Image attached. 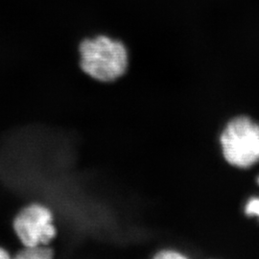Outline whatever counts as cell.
<instances>
[{
    "label": "cell",
    "instance_id": "obj_7",
    "mask_svg": "<svg viewBox=\"0 0 259 259\" xmlns=\"http://www.w3.org/2000/svg\"><path fill=\"white\" fill-rule=\"evenodd\" d=\"M10 257H11V255H10L9 251L5 250L4 248L0 247V259H8Z\"/></svg>",
    "mask_w": 259,
    "mask_h": 259
},
{
    "label": "cell",
    "instance_id": "obj_4",
    "mask_svg": "<svg viewBox=\"0 0 259 259\" xmlns=\"http://www.w3.org/2000/svg\"><path fill=\"white\" fill-rule=\"evenodd\" d=\"M54 255V250L49 245H37L22 247L15 255L19 259H50Z\"/></svg>",
    "mask_w": 259,
    "mask_h": 259
},
{
    "label": "cell",
    "instance_id": "obj_6",
    "mask_svg": "<svg viewBox=\"0 0 259 259\" xmlns=\"http://www.w3.org/2000/svg\"><path fill=\"white\" fill-rule=\"evenodd\" d=\"M246 213L250 216H258L259 217V199H250L246 205Z\"/></svg>",
    "mask_w": 259,
    "mask_h": 259
},
{
    "label": "cell",
    "instance_id": "obj_3",
    "mask_svg": "<svg viewBox=\"0 0 259 259\" xmlns=\"http://www.w3.org/2000/svg\"><path fill=\"white\" fill-rule=\"evenodd\" d=\"M13 227L22 247L49 245L57 236L53 213L37 203L22 207L15 216Z\"/></svg>",
    "mask_w": 259,
    "mask_h": 259
},
{
    "label": "cell",
    "instance_id": "obj_2",
    "mask_svg": "<svg viewBox=\"0 0 259 259\" xmlns=\"http://www.w3.org/2000/svg\"><path fill=\"white\" fill-rule=\"evenodd\" d=\"M223 154L234 166L247 168L259 161V125L248 117L232 119L221 136Z\"/></svg>",
    "mask_w": 259,
    "mask_h": 259
},
{
    "label": "cell",
    "instance_id": "obj_5",
    "mask_svg": "<svg viewBox=\"0 0 259 259\" xmlns=\"http://www.w3.org/2000/svg\"><path fill=\"white\" fill-rule=\"evenodd\" d=\"M155 258L157 259H184L185 255L181 252L174 250H162L157 251L155 255Z\"/></svg>",
    "mask_w": 259,
    "mask_h": 259
},
{
    "label": "cell",
    "instance_id": "obj_1",
    "mask_svg": "<svg viewBox=\"0 0 259 259\" xmlns=\"http://www.w3.org/2000/svg\"><path fill=\"white\" fill-rule=\"evenodd\" d=\"M77 50L81 70L95 81L114 82L129 68V49L120 38L106 34L84 37Z\"/></svg>",
    "mask_w": 259,
    "mask_h": 259
}]
</instances>
